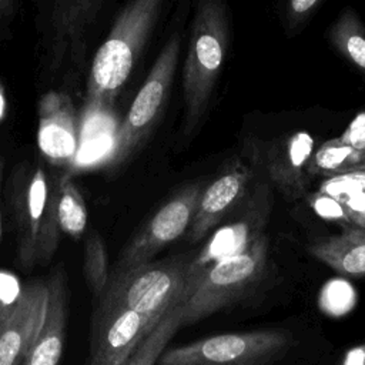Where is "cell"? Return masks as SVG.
Instances as JSON below:
<instances>
[{"label":"cell","instance_id":"16","mask_svg":"<svg viewBox=\"0 0 365 365\" xmlns=\"http://www.w3.org/2000/svg\"><path fill=\"white\" fill-rule=\"evenodd\" d=\"M47 309L43 327L21 365H60L68 319V285L63 268L46 279Z\"/></svg>","mask_w":365,"mask_h":365},{"label":"cell","instance_id":"13","mask_svg":"<svg viewBox=\"0 0 365 365\" xmlns=\"http://www.w3.org/2000/svg\"><path fill=\"white\" fill-rule=\"evenodd\" d=\"M37 144L48 163L60 167L74 164L78 154L80 125L68 94L48 91L38 101Z\"/></svg>","mask_w":365,"mask_h":365},{"label":"cell","instance_id":"20","mask_svg":"<svg viewBox=\"0 0 365 365\" xmlns=\"http://www.w3.org/2000/svg\"><path fill=\"white\" fill-rule=\"evenodd\" d=\"M88 222L86 201L78 187L70 178H61L57 195V224L61 234L80 240Z\"/></svg>","mask_w":365,"mask_h":365},{"label":"cell","instance_id":"25","mask_svg":"<svg viewBox=\"0 0 365 365\" xmlns=\"http://www.w3.org/2000/svg\"><path fill=\"white\" fill-rule=\"evenodd\" d=\"M315 205H317V210L322 212L325 217H339L344 214L342 207L338 204L336 200L331 197L322 195V198Z\"/></svg>","mask_w":365,"mask_h":365},{"label":"cell","instance_id":"6","mask_svg":"<svg viewBox=\"0 0 365 365\" xmlns=\"http://www.w3.org/2000/svg\"><path fill=\"white\" fill-rule=\"evenodd\" d=\"M181 48V33L175 31L161 48L148 76L117 127L104 165L114 168L143 144L154 128L170 94Z\"/></svg>","mask_w":365,"mask_h":365},{"label":"cell","instance_id":"24","mask_svg":"<svg viewBox=\"0 0 365 365\" xmlns=\"http://www.w3.org/2000/svg\"><path fill=\"white\" fill-rule=\"evenodd\" d=\"M322 0H288L287 17L292 29L304 23Z\"/></svg>","mask_w":365,"mask_h":365},{"label":"cell","instance_id":"10","mask_svg":"<svg viewBox=\"0 0 365 365\" xmlns=\"http://www.w3.org/2000/svg\"><path fill=\"white\" fill-rule=\"evenodd\" d=\"M272 207V190L267 181H259L242 201L238 218L214 232L204 248L192 258L190 267L188 294L197 278L212 262L235 254L258 238L268 222Z\"/></svg>","mask_w":365,"mask_h":365},{"label":"cell","instance_id":"5","mask_svg":"<svg viewBox=\"0 0 365 365\" xmlns=\"http://www.w3.org/2000/svg\"><path fill=\"white\" fill-rule=\"evenodd\" d=\"M191 261L188 255H174L150 261L120 275H110L98 301L121 304L157 325L171 308L188 297Z\"/></svg>","mask_w":365,"mask_h":365},{"label":"cell","instance_id":"21","mask_svg":"<svg viewBox=\"0 0 365 365\" xmlns=\"http://www.w3.org/2000/svg\"><path fill=\"white\" fill-rule=\"evenodd\" d=\"M181 314L182 302L177 304L160 319L124 365H154L158 361L165 342L181 327Z\"/></svg>","mask_w":365,"mask_h":365},{"label":"cell","instance_id":"28","mask_svg":"<svg viewBox=\"0 0 365 365\" xmlns=\"http://www.w3.org/2000/svg\"><path fill=\"white\" fill-rule=\"evenodd\" d=\"M3 170H4V160L0 155V188H1V180H3ZM0 241H1V211H0Z\"/></svg>","mask_w":365,"mask_h":365},{"label":"cell","instance_id":"9","mask_svg":"<svg viewBox=\"0 0 365 365\" xmlns=\"http://www.w3.org/2000/svg\"><path fill=\"white\" fill-rule=\"evenodd\" d=\"M154 327L134 309L98 301L91 319L88 365H124Z\"/></svg>","mask_w":365,"mask_h":365},{"label":"cell","instance_id":"3","mask_svg":"<svg viewBox=\"0 0 365 365\" xmlns=\"http://www.w3.org/2000/svg\"><path fill=\"white\" fill-rule=\"evenodd\" d=\"M224 0H198L182 68L184 124L190 135L201 121L224 64L228 44Z\"/></svg>","mask_w":365,"mask_h":365},{"label":"cell","instance_id":"26","mask_svg":"<svg viewBox=\"0 0 365 365\" xmlns=\"http://www.w3.org/2000/svg\"><path fill=\"white\" fill-rule=\"evenodd\" d=\"M339 365H365V344L348 349Z\"/></svg>","mask_w":365,"mask_h":365},{"label":"cell","instance_id":"1","mask_svg":"<svg viewBox=\"0 0 365 365\" xmlns=\"http://www.w3.org/2000/svg\"><path fill=\"white\" fill-rule=\"evenodd\" d=\"M165 0H130L98 47L86 86V110H108L128 80Z\"/></svg>","mask_w":365,"mask_h":365},{"label":"cell","instance_id":"15","mask_svg":"<svg viewBox=\"0 0 365 365\" xmlns=\"http://www.w3.org/2000/svg\"><path fill=\"white\" fill-rule=\"evenodd\" d=\"M312 137L298 131L271 143L264 154L268 180L289 201L301 198L305 192V168L312 157Z\"/></svg>","mask_w":365,"mask_h":365},{"label":"cell","instance_id":"8","mask_svg":"<svg viewBox=\"0 0 365 365\" xmlns=\"http://www.w3.org/2000/svg\"><path fill=\"white\" fill-rule=\"evenodd\" d=\"M201 191L202 184L192 182L168 198L125 244L110 275L150 262L165 245L180 238L190 228Z\"/></svg>","mask_w":365,"mask_h":365},{"label":"cell","instance_id":"4","mask_svg":"<svg viewBox=\"0 0 365 365\" xmlns=\"http://www.w3.org/2000/svg\"><path fill=\"white\" fill-rule=\"evenodd\" d=\"M267 255L268 237L261 234L244 250L212 262L182 302L181 325L202 321L248 294L264 275Z\"/></svg>","mask_w":365,"mask_h":365},{"label":"cell","instance_id":"2","mask_svg":"<svg viewBox=\"0 0 365 365\" xmlns=\"http://www.w3.org/2000/svg\"><path fill=\"white\" fill-rule=\"evenodd\" d=\"M60 180L40 165H21L13 177L10 202L17 231V257L24 268L50 262L58 248Z\"/></svg>","mask_w":365,"mask_h":365},{"label":"cell","instance_id":"7","mask_svg":"<svg viewBox=\"0 0 365 365\" xmlns=\"http://www.w3.org/2000/svg\"><path fill=\"white\" fill-rule=\"evenodd\" d=\"M291 344L289 334L279 329L220 334L167 349L157 365H269Z\"/></svg>","mask_w":365,"mask_h":365},{"label":"cell","instance_id":"27","mask_svg":"<svg viewBox=\"0 0 365 365\" xmlns=\"http://www.w3.org/2000/svg\"><path fill=\"white\" fill-rule=\"evenodd\" d=\"M14 0H0V14H7L11 11Z\"/></svg>","mask_w":365,"mask_h":365},{"label":"cell","instance_id":"12","mask_svg":"<svg viewBox=\"0 0 365 365\" xmlns=\"http://www.w3.org/2000/svg\"><path fill=\"white\" fill-rule=\"evenodd\" d=\"M106 0H51L47 20L48 63H63L84 54V41Z\"/></svg>","mask_w":365,"mask_h":365},{"label":"cell","instance_id":"17","mask_svg":"<svg viewBox=\"0 0 365 365\" xmlns=\"http://www.w3.org/2000/svg\"><path fill=\"white\" fill-rule=\"evenodd\" d=\"M311 255L346 277H365V227H345L308 247Z\"/></svg>","mask_w":365,"mask_h":365},{"label":"cell","instance_id":"14","mask_svg":"<svg viewBox=\"0 0 365 365\" xmlns=\"http://www.w3.org/2000/svg\"><path fill=\"white\" fill-rule=\"evenodd\" d=\"M46 309V281L26 284L19 307L0 327V365L23 364L43 327Z\"/></svg>","mask_w":365,"mask_h":365},{"label":"cell","instance_id":"19","mask_svg":"<svg viewBox=\"0 0 365 365\" xmlns=\"http://www.w3.org/2000/svg\"><path fill=\"white\" fill-rule=\"evenodd\" d=\"M332 44L365 74V27L352 9H345L329 29Z\"/></svg>","mask_w":365,"mask_h":365},{"label":"cell","instance_id":"23","mask_svg":"<svg viewBox=\"0 0 365 365\" xmlns=\"http://www.w3.org/2000/svg\"><path fill=\"white\" fill-rule=\"evenodd\" d=\"M26 284L9 269H0V327L19 307Z\"/></svg>","mask_w":365,"mask_h":365},{"label":"cell","instance_id":"22","mask_svg":"<svg viewBox=\"0 0 365 365\" xmlns=\"http://www.w3.org/2000/svg\"><path fill=\"white\" fill-rule=\"evenodd\" d=\"M83 272L86 284L96 304L106 291L110 279L108 252L106 242L98 232L88 234L84 241Z\"/></svg>","mask_w":365,"mask_h":365},{"label":"cell","instance_id":"11","mask_svg":"<svg viewBox=\"0 0 365 365\" xmlns=\"http://www.w3.org/2000/svg\"><path fill=\"white\" fill-rule=\"evenodd\" d=\"M252 170L240 158L225 164L217 178L202 188L192 221L187 230V241L194 244L214 230L225 215L248 195Z\"/></svg>","mask_w":365,"mask_h":365},{"label":"cell","instance_id":"18","mask_svg":"<svg viewBox=\"0 0 365 365\" xmlns=\"http://www.w3.org/2000/svg\"><path fill=\"white\" fill-rule=\"evenodd\" d=\"M365 167V157L359 154L342 135L322 144L311 157L309 173L322 174L327 177H336Z\"/></svg>","mask_w":365,"mask_h":365}]
</instances>
